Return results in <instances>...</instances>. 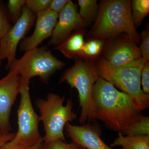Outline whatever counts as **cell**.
<instances>
[{"label":"cell","instance_id":"cell-1","mask_svg":"<svg viewBox=\"0 0 149 149\" xmlns=\"http://www.w3.org/2000/svg\"><path fill=\"white\" fill-rule=\"evenodd\" d=\"M93 96L96 118L113 131L122 132L143 116L130 96L101 77L94 85Z\"/></svg>","mask_w":149,"mask_h":149},{"label":"cell","instance_id":"cell-2","mask_svg":"<svg viewBox=\"0 0 149 149\" xmlns=\"http://www.w3.org/2000/svg\"><path fill=\"white\" fill-rule=\"evenodd\" d=\"M131 2L128 0L101 1L95 22L91 31L95 40L113 38L122 33L139 45V36L133 23Z\"/></svg>","mask_w":149,"mask_h":149},{"label":"cell","instance_id":"cell-3","mask_svg":"<svg viewBox=\"0 0 149 149\" xmlns=\"http://www.w3.org/2000/svg\"><path fill=\"white\" fill-rule=\"evenodd\" d=\"M146 62L142 57L128 65L113 68L102 58L96 67L100 77L130 96L137 109L141 111L149 107V94H145L141 88V72Z\"/></svg>","mask_w":149,"mask_h":149},{"label":"cell","instance_id":"cell-4","mask_svg":"<svg viewBox=\"0 0 149 149\" xmlns=\"http://www.w3.org/2000/svg\"><path fill=\"white\" fill-rule=\"evenodd\" d=\"M64 97L50 93L46 99L37 98L35 103L40 111V121L43 122L45 135L44 143L60 140L65 142L64 129L67 123L77 117L73 110V103L68 100L63 105Z\"/></svg>","mask_w":149,"mask_h":149},{"label":"cell","instance_id":"cell-5","mask_svg":"<svg viewBox=\"0 0 149 149\" xmlns=\"http://www.w3.org/2000/svg\"><path fill=\"white\" fill-rule=\"evenodd\" d=\"M100 76L96 66L88 61L77 60L73 66L66 70L60 83L66 82L78 93L81 114L80 124L96 118L95 107L93 96L94 85Z\"/></svg>","mask_w":149,"mask_h":149},{"label":"cell","instance_id":"cell-6","mask_svg":"<svg viewBox=\"0 0 149 149\" xmlns=\"http://www.w3.org/2000/svg\"><path fill=\"white\" fill-rule=\"evenodd\" d=\"M64 66V63L55 57L46 46H43L25 52L7 70L13 71L24 80L29 81L32 77L38 76L42 82L47 84L52 75Z\"/></svg>","mask_w":149,"mask_h":149},{"label":"cell","instance_id":"cell-7","mask_svg":"<svg viewBox=\"0 0 149 149\" xmlns=\"http://www.w3.org/2000/svg\"><path fill=\"white\" fill-rule=\"evenodd\" d=\"M21 80L20 102L17 112L18 130L14 139L26 145L44 143L38 127L40 117L35 112L31 101L29 81Z\"/></svg>","mask_w":149,"mask_h":149},{"label":"cell","instance_id":"cell-8","mask_svg":"<svg viewBox=\"0 0 149 149\" xmlns=\"http://www.w3.org/2000/svg\"><path fill=\"white\" fill-rule=\"evenodd\" d=\"M37 17L26 6L22 8L21 16L0 40V57L7 60L6 69L16 59L17 49L19 44L29 32Z\"/></svg>","mask_w":149,"mask_h":149},{"label":"cell","instance_id":"cell-9","mask_svg":"<svg viewBox=\"0 0 149 149\" xmlns=\"http://www.w3.org/2000/svg\"><path fill=\"white\" fill-rule=\"evenodd\" d=\"M21 77L13 71L0 80V133H8L12 130L10 122L12 108L21 86Z\"/></svg>","mask_w":149,"mask_h":149},{"label":"cell","instance_id":"cell-10","mask_svg":"<svg viewBox=\"0 0 149 149\" xmlns=\"http://www.w3.org/2000/svg\"><path fill=\"white\" fill-rule=\"evenodd\" d=\"M85 24L77 12L76 6L70 0L59 14L57 22L48 45L58 46L70 36L72 31L83 28Z\"/></svg>","mask_w":149,"mask_h":149},{"label":"cell","instance_id":"cell-11","mask_svg":"<svg viewBox=\"0 0 149 149\" xmlns=\"http://www.w3.org/2000/svg\"><path fill=\"white\" fill-rule=\"evenodd\" d=\"M142 58L137 44L128 37L113 43L107 49L104 60L109 66L116 68L126 66Z\"/></svg>","mask_w":149,"mask_h":149},{"label":"cell","instance_id":"cell-12","mask_svg":"<svg viewBox=\"0 0 149 149\" xmlns=\"http://www.w3.org/2000/svg\"><path fill=\"white\" fill-rule=\"evenodd\" d=\"M58 15V14L49 9L37 13L34 32L30 37L23 39L19 45V50L25 52L37 48L43 41L51 37Z\"/></svg>","mask_w":149,"mask_h":149},{"label":"cell","instance_id":"cell-13","mask_svg":"<svg viewBox=\"0 0 149 149\" xmlns=\"http://www.w3.org/2000/svg\"><path fill=\"white\" fill-rule=\"evenodd\" d=\"M65 129L72 142L85 149H114L102 140L101 131L97 125H72L68 123Z\"/></svg>","mask_w":149,"mask_h":149},{"label":"cell","instance_id":"cell-14","mask_svg":"<svg viewBox=\"0 0 149 149\" xmlns=\"http://www.w3.org/2000/svg\"><path fill=\"white\" fill-rule=\"evenodd\" d=\"M85 44L84 36L80 32H77L70 35L61 44L56 47L66 57L74 58L79 56Z\"/></svg>","mask_w":149,"mask_h":149},{"label":"cell","instance_id":"cell-15","mask_svg":"<svg viewBox=\"0 0 149 149\" xmlns=\"http://www.w3.org/2000/svg\"><path fill=\"white\" fill-rule=\"evenodd\" d=\"M120 146L124 149H149V136H118L110 145L111 148Z\"/></svg>","mask_w":149,"mask_h":149},{"label":"cell","instance_id":"cell-16","mask_svg":"<svg viewBox=\"0 0 149 149\" xmlns=\"http://www.w3.org/2000/svg\"><path fill=\"white\" fill-rule=\"evenodd\" d=\"M131 13L135 27H139L149 14V0H133L131 2Z\"/></svg>","mask_w":149,"mask_h":149},{"label":"cell","instance_id":"cell-17","mask_svg":"<svg viewBox=\"0 0 149 149\" xmlns=\"http://www.w3.org/2000/svg\"><path fill=\"white\" fill-rule=\"evenodd\" d=\"M80 11L78 12L85 23L97 18L99 7L96 0H78Z\"/></svg>","mask_w":149,"mask_h":149},{"label":"cell","instance_id":"cell-18","mask_svg":"<svg viewBox=\"0 0 149 149\" xmlns=\"http://www.w3.org/2000/svg\"><path fill=\"white\" fill-rule=\"evenodd\" d=\"M120 133L126 136H149V117L142 116L139 120Z\"/></svg>","mask_w":149,"mask_h":149},{"label":"cell","instance_id":"cell-19","mask_svg":"<svg viewBox=\"0 0 149 149\" xmlns=\"http://www.w3.org/2000/svg\"><path fill=\"white\" fill-rule=\"evenodd\" d=\"M102 40H94L85 43L79 56L94 57L98 55L103 47Z\"/></svg>","mask_w":149,"mask_h":149},{"label":"cell","instance_id":"cell-20","mask_svg":"<svg viewBox=\"0 0 149 149\" xmlns=\"http://www.w3.org/2000/svg\"><path fill=\"white\" fill-rule=\"evenodd\" d=\"M25 0H9L6 6L9 19L14 24L21 16Z\"/></svg>","mask_w":149,"mask_h":149},{"label":"cell","instance_id":"cell-21","mask_svg":"<svg viewBox=\"0 0 149 149\" xmlns=\"http://www.w3.org/2000/svg\"><path fill=\"white\" fill-rule=\"evenodd\" d=\"M12 26L8 14L6 6L3 1L0 0V40Z\"/></svg>","mask_w":149,"mask_h":149},{"label":"cell","instance_id":"cell-22","mask_svg":"<svg viewBox=\"0 0 149 149\" xmlns=\"http://www.w3.org/2000/svg\"><path fill=\"white\" fill-rule=\"evenodd\" d=\"M52 0H26L25 5L31 11L37 14L49 9Z\"/></svg>","mask_w":149,"mask_h":149},{"label":"cell","instance_id":"cell-23","mask_svg":"<svg viewBox=\"0 0 149 149\" xmlns=\"http://www.w3.org/2000/svg\"><path fill=\"white\" fill-rule=\"evenodd\" d=\"M44 143L34 145H26L21 143L13 139L6 143L0 149H44Z\"/></svg>","mask_w":149,"mask_h":149},{"label":"cell","instance_id":"cell-24","mask_svg":"<svg viewBox=\"0 0 149 149\" xmlns=\"http://www.w3.org/2000/svg\"><path fill=\"white\" fill-rule=\"evenodd\" d=\"M80 147L74 142L67 143L60 140L44 143L43 145L44 149H79Z\"/></svg>","mask_w":149,"mask_h":149},{"label":"cell","instance_id":"cell-25","mask_svg":"<svg viewBox=\"0 0 149 149\" xmlns=\"http://www.w3.org/2000/svg\"><path fill=\"white\" fill-rule=\"evenodd\" d=\"M140 47L142 58L147 61L149 60V32L148 29L144 30L140 37Z\"/></svg>","mask_w":149,"mask_h":149},{"label":"cell","instance_id":"cell-26","mask_svg":"<svg viewBox=\"0 0 149 149\" xmlns=\"http://www.w3.org/2000/svg\"><path fill=\"white\" fill-rule=\"evenodd\" d=\"M141 84L143 92L145 94L149 93V62L147 61L142 70L141 76Z\"/></svg>","mask_w":149,"mask_h":149},{"label":"cell","instance_id":"cell-27","mask_svg":"<svg viewBox=\"0 0 149 149\" xmlns=\"http://www.w3.org/2000/svg\"><path fill=\"white\" fill-rule=\"evenodd\" d=\"M69 1L70 0H52L49 9L59 14Z\"/></svg>","mask_w":149,"mask_h":149},{"label":"cell","instance_id":"cell-28","mask_svg":"<svg viewBox=\"0 0 149 149\" xmlns=\"http://www.w3.org/2000/svg\"><path fill=\"white\" fill-rule=\"evenodd\" d=\"M15 133H9L3 134L0 133V148L3 145L10 141L14 137Z\"/></svg>","mask_w":149,"mask_h":149},{"label":"cell","instance_id":"cell-29","mask_svg":"<svg viewBox=\"0 0 149 149\" xmlns=\"http://www.w3.org/2000/svg\"><path fill=\"white\" fill-rule=\"evenodd\" d=\"M2 60L1 59V57H0V67H1V62H2Z\"/></svg>","mask_w":149,"mask_h":149},{"label":"cell","instance_id":"cell-30","mask_svg":"<svg viewBox=\"0 0 149 149\" xmlns=\"http://www.w3.org/2000/svg\"><path fill=\"white\" fill-rule=\"evenodd\" d=\"M79 149H85L84 148H82V147H80V148H79Z\"/></svg>","mask_w":149,"mask_h":149}]
</instances>
